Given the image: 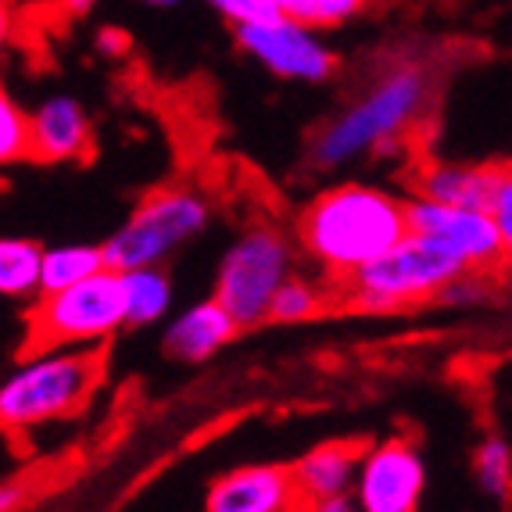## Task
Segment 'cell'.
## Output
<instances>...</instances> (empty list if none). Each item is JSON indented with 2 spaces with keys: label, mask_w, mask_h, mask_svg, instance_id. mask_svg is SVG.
I'll use <instances>...</instances> for the list:
<instances>
[{
  "label": "cell",
  "mask_w": 512,
  "mask_h": 512,
  "mask_svg": "<svg viewBox=\"0 0 512 512\" xmlns=\"http://www.w3.org/2000/svg\"><path fill=\"white\" fill-rule=\"evenodd\" d=\"M434 69L430 61L398 58L376 72L333 122H326L308 147V162L316 169H341L362 154L405 140L434 104Z\"/></svg>",
  "instance_id": "cell-1"
},
{
  "label": "cell",
  "mask_w": 512,
  "mask_h": 512,
  "mask_svg": "<svg viewBox=\"0 0 512 512\" xmlns=\"http://www.w3.org/2000/svg\"><path fill=\"white\" fill-rule=\"evenodd\" d=\"M409 233L405 201L391 190L344 183L298 215V244L323 269L326 280H344Z\"/></svg>",
  "instance_id": "cell-2"
},
{
  "label": "cell",
  "mask_w": 512,
  "mask_h": 512,
  "mask_svg": "<svg viewBox=\"0 0 512 512\" xmlns=\"http://www.w3.org/2000/svg\"><path fill=\"white\" fill-rule=\"evenodd\" d=\"M108 351L101 344L76 351H36L0 380V434L22 437L36 427L72 419L94 402Z\"/></svg>",
  "instance_id": "cell-3"
},
{
  "label": "cell",
  "mask_w": 512,
  "mask_h": 512,
  "mask_svg": "<svg viewBox=\"0 0 512 512\" xmlns=\"http://www.w3.org/2000/svg\"><path fill=\"white\" fill-rule=\"evenodd\" d=\"M466 273V265L434 240L405 233L394 248L376 255L362 269H355L344 280H333L330 287L337 291L344 308L351 312H366V316H394L412 305L434 301L437 291L452 276Z\"/></svg>",
  "instance_id": "cell-4"
},
{
  "label": "cell",
  "mask_w": 512,
  "mask_h": 512,
  "mask_svg": "<svg viewBox=\"0 0 512 512\" xmlns=\"http://www.w3.org/2000/svg\"><path fill=\"white\" fill-rule=\"evenodd\" d=\"M122 326H126L122 273L104 265L72 287L40 294V301L29 308L22 355H36L47 348H76V344H104Z\"/></svg>",
  "instance_id": "cell-5"
},
{
  "label": "cell",
  "mask_w": 512,
  "mask_h": 512,
  "mask_svg": "<svg viewBox=\"0 0 512 512\" xmlns=\"http://www.w3.org/2000/svg\"><path fill=\"white\" fill-rule=\"evenodd\" d=\"M208 219H212V205L194 187L176 183V187L154 190L101 244L104 265L115 273L140 269V265H165L205 230Z\"/></svg>",
  "instance_id": "cell-6"
},
{
  "label": "cell",
  "mask_w": 512,
  "mask_h": 512,
  "mask_svg": "<svg viewBox=\"0 0 512 512\" xmlns=\"http://www.w3.org/2000/svg\"><path fill=\"white\" fill-rule=\"evenodd\" d=\"M294 273V240L276 222H255L244 237L222 255L215 276V301H219L237 330L265 323L269 298L287 276Z\"/></svg>",
  "instance_id": "cell-7"
},
{
  "label": "cell",
  "mask_w": 512,
  "mask_h": 512,
  "mask_svg": "<svg viewBox=\"0 0 512 512\" xmlns=\"http://www.w3.org/2000/svg\"><path fill=\"white\" fill-rule=\"evenodd\" d=\"M405 215H409V233L434 240L437 248L455 255L466 269L505 273L509 240L498 233L495 219L487 212L441 205V201H430V197H412V201H405Z\"/></svg>",
  "instance_id": "cell-8"
},
{
  "label": "cell",
  "mask_w": 512,
  "mask_h": 512,
  "mask_svg": "<svg viewBox=\"0 0 512 512\" xmlns=\"http://www.w3.org/2000/svg\"><path fill=\"white\" fill-rule=\"evenodd\" d=\"M240 51L262 61L265 69L283 79H301V83H323L337 72V54L316 36V29L291 22V18H265L237 26Z\"/></svg>",
  "instance_id": "cell-9"
},
{
  "label": "cell",
  "mask_w": 512,
  "mask_h": 512,
  "mask_svg": "<svg viewBox=\"0 0 512 512\" xmlns=\"http://www.w3.org/2000/svg\"><path fill=\"white\" fill-rule=\"evenodd\" d=\"M427 491V466L416 444L391 437L362 452L355 470V505L366 512H412Z\"/></svg>",
  "instance_id": "cell-10"
},
{
  "label": "cell",
  "mask_w": 512,
  "mask_h": 512,
  "mask_svg": "<svg viewBox=\"0 0 512 512\" xmlns=\"http://www.w3.org/2000/svg\"><path fill=\"white\" fill-rule=\"evenodd\" d=\"M212 512H294L301 509L291 466H240L212 480L205 495Z\"/></svg>",
  "instance_id": "cell-11"
},
{
  "label": "cell",
  "mask_w": 512,
  "mask_h": 512,
  "mask_svg": "<svg viewBox=\"0 0 512 512\" xmlns=\"http://www.w3.org/2000/svg\"><path fill=\"white\" fill-rule=\"evenodd\" d=\"M512 180L505 162L487 165H466V162H427L412 172V190L416 197H430L441 205L459 208H480L487 212L495 194Z\"/></svg>",
  "instance_id": "cell-12"
},
{
  "label": "cell",
  "mask_w": 512,
  "mask_h": 512,
  "mask_svg": "<svg viewBox=\"0 0 512 512\" xmlns=\"http://www.w3.org/2000/svg\"><path fill=\"white\" fill-rule=\"evenodd\" d=\"M29 154L33 162H86L94 154V129L72 97H51L29 115Z\"/></svg>",
  "instance_id": "cell-13"
},
{
  "label": "cell",
  "mask_w": 512,
  "mask_h": 512,
  "mask_svg": "<svg viewBox=\"0 0 512 512\" xmlns=\"http://www.w3.org/2000/svg\"><path fill=\"white\" fill-rule=\"evenodd\" d=\"M362 452H366V441H326L316 444L308 455H301L291 466L301 509H316L326 498L348 495L351 484H355Z\"/></svg>",
  "instance_id": "cell-14"
},
{
  "label": "cell",
  "mask_w": 512,
  "mask_h": 512,
  "mask_svg": "<svg viewBox=\"0 0 512 512\" xmlns=\"http://www.w3.org/2000/svg\"><path fill=\"white\" fill-rule=\"evenodd\" d=\"M233 337H237V323L212 298L187 308L180 319H172V326L165 330V355L180 362H205Z\"/></svg>",
  "instance_id": "cell-15"
},
{
  "label": "cell",
  "mask_w": 512,
  "mask_h": 512,
  "mask_svg": "<svg viewBox=\"0 0 512 512\" xmlns=\"http://www.w3.org/2000/svg\"><path fill=\"white\" fill-rule=\"evenodd\" d=\"M122 298H126V326H151L169 312L172 280L165 265H140L122 273Z\"/></svg>",
  "instance_id": "cell-16"
},
{
  "label": "cell",
  "mask_w": 512,
  "mask_h": 512,
  "mask_svg": "<svg viewBox=\"0 0 512 512\" xmlns=\"http://www.w3.org/2000/svg\"><path fill=\"white\" fill-rule=\"evenodd\" d=\"M43 248L26 237H0V298H36Z\"/></svg>",
  "instance_id": "cell-17"
},
{
  "label": "cell",
  "mask_w": 512,
  "mask_h": 512,
  "mask_svg": "<svg viewBox=\"0 0 512 512\" xmlns=\"http://www.w3.org/2000/svg\"><path fill=\"white\" fill-rule=\"evenodd\" d=\"M97 269H104L101 248H86V244H69V248H51L40 255V283H36V294H51L61 287H72V283L94 276Z\"/></svg>",
  "instance_id": "cell-18"
},
{
  "label": "cell",
  "mask_w": 512,
  "mask_h": 512,
  "mask_svg": "<svg viewBox=\"0 0 512 512\" xmlns=\"http://www.w3.org/2000/svg\"><path fill=\"white\" fill-rule=\"evenodd\" d=\"M330 305V294L326 287L312 280H301V276H287L269 298V312H265V323H308V319H319Z\"/></svg>",
  "instance_id": "cell-19"
},
{
  "label": "cell",
  "mask_w": 512,
  "mask_h": 512,
  "mask_svg": "<svg viewBox=\"0 0 512 512\" xmlns=\"http://www.w3.org/2000/svg\"><path fill=\"white\" fill-rule=\"evenodd\" d=\"M276 11L308 29H333L355 18L369 0H273Z\"/></svg>",
  "instance_id": "cell-20"
},
{
  "label": "cell",
  "mask_w": 512,
  "mask_h": 512,
  "mask_svg": "<svg viewBox=\"0 0 512 512\" xmlns=\"http://www.w3.org/2000/svg\"><path fill=\"white\" fill-rule=\"evenodd\" d=\"M473 473H477V484L484 487V495L498 498V502H509V487H512V452L502 437H487L484 444L473 455Z\"/></svg>",
  "instance_id": "cell-21"
},
{
  "label": "cell",
  "mask_w": 512,
  "mask_h": 512,
  "mask_svg": "<svg viewBox=\"0 0 512 512\" xmlns=\"http://www.w3.org/2000/svg\"><path fill=\"white\" fill-rule=\"evenodd\" d=\"M33 162L29 154V111L18 108L15 97L0 86V169Z\"/></svg>",
  "instance_id": "cell-22"
},
{
  "label": "cell",
  "mask_w": 512,
  "mask_h": 512,
  "mask_svg": "<svg viewBox=\"0 0 512 512\" xmlns=\"http://www.w3.org/2000/svg\"><path fill=\"white\" fill-rule=\"evenodd\" d=\"M208 4H212L226 22H233V26H248V22H265V18L280 15L273 0H208Z\"/></svg>",
  "instance_id": "cell-23"
},
{
  "label": "cell",
  "mask_w": 512,
  "mask_h": 512,
  "mask_svg": "<svg viewBox=\"0 0 512 512\" xmlns=\"http://www.w3.org/2000/svg\"><path fill=\"white\" fill-rule=\"evenodd\" d=\"M487 215L495 219L498 233H502V237L512 244V180L505 183V187L495 194V201H491V208H487Z\"/></svg>",
  "instance_id": "cell-24"
},
{
  "label": "cell",
  "mask_w": 512,
  "mask_h": 512,
  "mask_svg": "<svg viewBox=\"0 0 512 512\" xmlns=\"http://www.w3.org/2000/svg\"><path fill=\"white\" fill-rule=\"evenodd\" d=\"M26 502H33V487L26 480H11V484H0V512L22 509Z\"/></svg>",
  "instance_id": "cell-25"
},
{
  "label": "cell",
  "mask_w": 512,
  "mask_h": 512,
  "mask_svg": "<svg viewBox=\"0 0 512 512\" xmlns=\"http://www.w3.org/2000/svg\"><path fill=\"white\" fill-rule=\"evenodd\" d=\"M97 51H101L104 58H122V54L129 51V36L122 33V29H101V33H97Z\"/></svg>",
  "instance_id": "cell-26"
},
{
  "label": "cell",
  "mask_w": 512,
  "mask_h": 512,
  "mask_svg": "<svg viewBox=\"0 0 512 512\" xmlns=\"http://www.w3.org/2000/svg\"><path fill=\"white\" fill-rule=\"evenodd\" d=\"M15 36V0H0V54Z\"/></svg>",
  "instance_id": "cell-27"
},
{
  "label": "cell",
  "mask_w": 512,
  "mask_h": 512,
  "mask_svg": "<svg viewBox=\"0 0 512 512\" xmlns=\"http://www.w3.org/2000/svg\"><path fill=\"white\" fill-rule=\"evenodd\" d=\"M54 4H58L65 15H86V11L94 8L97 0H54Z\"/></svg>",
  "instance_id": "cell-28"
},
{
  "label": "cell",
  "mask_w": 512,
  "mask_h": 512,
  "mask_svg": "<svg viewBox=\"0 0 512 512\" xmlns=\"http://www.w3.org/2000/svg\"><path fill=\"white\" fill-rule=\"evenodd\" d=\"M144 4H151V8H172V4H180V0H144Z\"/></svg>",
  "instance_id": "cell-29"
}]
</instances>
